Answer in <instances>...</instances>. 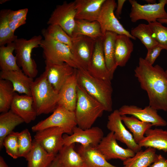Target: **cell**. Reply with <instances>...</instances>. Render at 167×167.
Listing matches in <instances>:
<instances>
[{
	"mask_svg": "<svg viewBox=\"0 0 167 167\" xmlns=\"http://www.w3.org/2000/svg\"><path fill=\"white\" fill-rule=\"evenodd\" d=\"M92 75L101 79H112L106 65L103 46L102 37L96 39L94 51L87 70Z\"/></svg>",
	"mask_w": 167,
	"mask_h": 167,
	"instance_id": "18",
	"label": "cell"
},
{
	"mask_svg": "<svg viewBox=\"0 0 167 167\" xmlns=\"http://www.w3.org/2000/svg\"><path fill=\"white\" fill-rule=\"evenodd\" d=\"M19 133L12 132L5 138L2 144L7 153L14 159L19 157L18 143Z\"/></svg>",
	"mask_w": 167,
	"mask_h": 167,
	"instance_id": "41",
	"label": "cell"
},
{
	"mask_svg": "<svg viewBox=\"0 0 167 167\" xmlns=\"http://www.w3.org/2000/svg\"><path fill=\"white\" fill-rule=\"evenodd\" d=\"M76 74L78 83L103 106L105 111H112L113 89L111 81L94 77L83 68L76 69Z\"/></svg>",
	"mask_w": 167,
	"mask_h": 167,
	"instance_id": "3",
	"label": "cell"
},
{
	"mask_svg": "<svg viewBox=\"0 0 167 167\" xmlns=\"http://www.w3.org/2000/svg\"><path fill=\"white\" fill-rule=\"evenodd\" d=\"M135 76L142 89L147 93L149 105L167 111V72L160 66H154L140 57L134 70Z\"/></svg>",
	"mask_w": 167,
	"mask_h": 167,
	"instance_id": "1",
	"label": "cell"
},
{
	"mask_svg": "<svg viewBox=\"0 0 167 167\" xmlns=\"http://www.w3.org/2000/svg\"><path fill=\"white\" fill-rule=\"evenodd\" d=\"M163 49L158 45L147 49V53L144 59L149 64L153 65L157 58Z\"/></svg>",
	"mask_w": 167,
	"mask_h": 167,
	"instance_id": "42",
	"label": "cell"
},
{
	"mask_svg": "<svg viewBox=\"0 0 167 167\" xmlns=\"http://www.w3.org/2000/svg\"><path fill=\"white\" fill-rule=\"evenodd\" d=\"M47 33L57 41L65 44L71 49L72 37L70 36L59 25L51 24L45 29Z\"/></svg>",
	"mask_w": 167,
	"mask_h": 167,
	"instance_id": "39",
	"label": "cell"
},
{
	"mask_svg": "<svg viewBox=\"0 0 167 167\" xmlns=\"http://www.w3.org/2000/svg\"><path fill=\"white\" fill-rule=\"evenodd\" d=\"M45 62V66L43 73L50 84L59 93L62 85L73 74L75 68L66 63Z\"/></svg>",
	"mask_w": 167,
	"mask_h": 167,
	"instance_id": "16",
	"label": "cell"
},
{
	"mask_svg": "<svg viewBox=\"0 0 167 167\" xmlns=\"http://www.w3.org/2000/svg\"><path fill=\"white\" fill-rule=\"evenodd\" d=\"M131 5L129 17L133 23L140 19L148 23L157 21L158 19H167V12L165 7L167 0H160L158 3L141 5L135 0H129Z\"/></svg>",
	"mask_w": 167,
	"mask_h": 167,
	"instance_id": "8",
	"label": "cell"
},
{
	"mask_svg": "<svg viewBox=\"0 0 167 167\" xmlns=\"http://www.w3.org/2000/svg\"><path fill=\"white\" fill-rule=\"evenodd\" d=\"M15 92L9 81L0 79V112L8 111L13 100Z\"/></svg>",
	"mask_w": 167,
	"mask_h": 167,
	"instance_id": "34",
	"label": "cell"
},
{
	"mask_svg": "<svg viewBox=\"0 0 167 167\" xmlns=\"http://www.w3.org/2000/svg\"><path fill=\"white\" fill-rule=\"evenodd\" d=\"M75 144L64 145L57 154L61 167H84L81 157L75 149Z\"/></svg>",
	"mask_w": 167,
	"mask_h": 167,
	"instance_id": "31",
	"label": "cell"
},
{
	"mask_svg": "<svg viewBox=\"0 0 167 167\" xmlns=\"http://www.w3.org/2000/svg\"><path fill=\"white\" fill-rule=\"evenodd\" d=\"M148 24L158 45L163 49L167 50V27L157 21Z\"/></svg>",
	"mask_w": 167,
	"mask_h": 167,
	"instance_id": "38",
	"label": "cell"
},
{
	"mask_svg": "<svg viewBox=\"0 0 167 167\" xmlns=\"http://www.w3.org/2000/svg\"><path fill=\"white\" fill-rule=\"evenodd\" d=\"M76 126L75 112L58 105L51 115L33 126L32 130L36 132L48 128L59 127L63 130L65 133L71 135Z\"/></svg>",
	"mask_w": 167,
	"mask_h": 167,
	"instance_id": "7",
	"label": "cell"
},
{
	"mask_svg": "<svg viewBox=\"0 0 167 167\" xmlns=\"http://www.w3.org/2000/svg\"><path fill=\"white\" fill-rule=\"evenodd\" d=\"M31 93L37 116L48 114L57 106L59 93L50 84L43 73L34 80Z\"/></svg>",
	"mask_w": 167,
	"mask_h": 167,
	"instance_id": "4",
	"label": "cell"
},
{
	"mask_svg": "<svg viewBox=\"0 0 167 167\" xmlns=\"http://www.w3.org/2000/svg\"><path fill=\"white\" fill-rule=\"evenodd\" d=\"M96 39L82 35L72 37L71 51L81 67L87 70L94 51Z\"/></svg>",
	"mask_w": 167,
	"mask_h": 167,
	"instance_id": "14",
	"label": "cell"
},
{
	"mask_svg": "<svg viewBox=\"0 0 167 167\" xmlns=\"http://www.w3.org/2000/svg\"><path fill=\"white\" fill-rule=\"evenodd\" d=\"M121 118L125 125L132 133L135 141L138 144L145 137L146 131L153 126L151 123L141 121L133 116L122 115Z\"/></svg>",
	"mask_w": 167,
	"mask_h": 167,
	"instance_id": "29",
	"label": "cell"
},
{
	"mask_svg": "<svg viewBox=\"0 0 167 167\" xmlns=\"http://www.w3.org/2000/svg\"><path fill=\"white\" fill-rule=\"evenodd\" d=\"M130 33L135 38L139 39L147 49L158 45L152 36L148 24H139L131 29Z\"/></svg>",
	"mask_w": 167,
	"mask_h": 167,
	"instance_id": "35",
	"label": "cell"
},
{
	"mask_svg": "<svg viewBox=\"0 0 167 167\" xmlns=\"http://www.w3.org/2000/svg\"><path fill=\"white\" fill-rule=\"evenodd\" d=\"M105 0H75V19L97 21Z\"/></svg>",
	"mask_w": 167,
	"mask_h": 167,
	"instance_id": "22",
	"label": "cell"
},
{
	"mask_svg": "<svg viewBox=\"0 0 167 167\" xmlns=\"http://www.w3.org/2000/svg\"><path fill=\"white\" fill-rule=\"evenodd\" d=\"M157 21L162 24H167V19H158Z\"/></svg>",
	"mask_w": 167,
	"mask_h": 167,
	"instance_id": "47",
	"label": "cell"
},
{
	"mask_svg": "<svg viewBox=\"0 0 167 167\" xmlns=\"http://www.w3.org/2000/svg\"><path fill=\"white\" fill-rule=\"evenodd\" d=\"M31 96L19 95L15 93L10 109L21 118L26 123L34 121L37 116L34 108Z\"/></svg>",
	"mask_w": 167,
	"mask_h": 167,
	"instance_id": "19",
	"label": "cell"
},
{
	"mask_svg": "<svg viewBox=\"0 0 167 167\" xmlns=\"http://www.w3.org/2000/svg\"><path fill=\"white\" fill-rule=\"evenodd\" d=\"M14 42L0 46V69L6 71L20 70L18 66L15 56L13 54L15 51Z\"/></svg>",
	"mask_w": 167,
	"mask_h": 167,
	"instance_id": "33",
	"label": "cell"
},
{
	"mask_svg": "<svg viewBox=\"0 0 167 167\" xmlns=\"http://www.w3.org/2000/svg\"><path fill=\"white\" fill-rule=\"evenodd\" d=\"M118 110L121 115L133 116L153 126H165L167 125L166 121L158 114L157 110L149 105L142 109L135 105H124Z\"/></svg>",
	"mask_w": 167,
	"mask_h": 167,
	"instance_id": "17",
	"label": "cell"
},
{
	"mask_svg": "<svg viewBox=\"0 0 167 167\" xmlns=\"http://www.w3.org/2000/svg\"><path fill=\"white\" fill-rule=\"evenodd\" d=\"M126 1L125 0H118L116 9L115 13V15L117 18H119L120 15L122 13L123 6Z\"/></svg>",
	"mask_w": 167,
	"mask_h": 167,
	"instance_id": "44",
	"label": "cell"
},
{
	"mask_svg": "<svg viewBox=\"0 0 167 167\" xmlns=\"http://www.w3.org/2000/svg\"><path fill=\"white\" fill-rule=\"evenodd\" d=\"M56 156L48 153L33 140L31 150L25 158L27 167H49Z\"/></svg>",
	"mask_w": 167,
	"mask_h": 167,
	"instance_id": "24",
	"label": "cell"
},
{
	"mask_svg": "<svg viewBox=\"0 0 167 167\" xmlns=\"http://www.w3.org/2000/svg\"><path fill=\"white\" fill-rule=\"evenodd\" d=\"M117 140L113 133L110 131L103 137L96 147L107 161L119 159L123 161L135 156L134 152L120 146Z\"/></svg>",
	"mask_w": 167,
	"mask_h": 167,
	"instance_id": "15",
	"label": "cell"
},
{
	"mask_svg": "<svg viewBox=\"0 0 167 167\" xmlns=\"http://www.w3.org/2000/svg\"><path fill=\"white\" fill-rule=\"evenodd\" d=\"M156 149L147 148L144 150H142L136 153L132 157L123 161L125 167H148L155 161L157 154Z\"/></svg>",
	"mask_w": 167,
	"mask_h": 167,
	"instance_id": "30",
	"label": "cell"
},
{
	"mask_svg": "<svg viewBox=\"0 0 167 167\" xmlns=\"http://www.w3.org/2000/svg\"><path fill=\"white\" fill-rule=\"evenodd\" d=\"M145 135L139 143L140 147L152 148L167 152V130L151 128L146 131Z\"/></svg>",
	"mask_w": 167,
	"mask_h": 167,
	"instance_id": "26",
	"label": "cell"
},
{
	"mask_svg": "<svg viewBox=\"0 0 167 167\" xmlns=\"http://www.w3.org/2000/svg\"><path fill=\"white\" fill-rule=\"evenodd\" d=\"M148 167H167V159L161 155H157L155 161Z\"/></svg>",
	"mask_w": 167,
	"mask_h": 167,
	"instance_id": "43",
	"label": "cell"
},
{
	"mask_svg": "<svg viewBox=\"0 0 167 167\" xmlns=\"http://www.w3.org/2000/svg\"><path fill=\"white\" fill-rule=\"evenodd\" d=\"M145 1L148 4H154L156 3V1L154 0H146Z\"/></svg>",
	"mask_w": 167,
	"mask_h": 167,
	"instance_id": "48",
	"label": "cell"
},
{
	"mask_svg": "<svg viewBox=\"0 0 167 167\" xmlns=\"http://www.w3.org/2000/svg\"><path fill=\"white\" fill-rule=\"evenodd\" d=\"M28 9L25 8L16 11L7 9V18L9 26L13 32L25 24Z\"/></svg>",
	"mask_w": 167,
	"mask_h": 167,
	"instance_id": "37",
	"label": "cell"
},
{
	"mask_svg": "<svg viewBox=\"0 0 167 167\" xmlns=\"http://www.w3.org/2000/svg\"><path fill=\"white\" fill-rule=\"evenodd\" d=\"M118 34L107 31L102 37L103 51L108 69L113 79L117 67L115 59V41Z\"/></svg>",
	"mask_w": 167,
	"mask_h": 167,
	"instance_id": "27",
	"label": "cell"
},
{
	"mask_svg": "<svg viewBox=\"0 0 167 167\" xmlns=\"http://www.w3.org/2000/svg\"><path fill=\"white\" fill-rule=\"evenodd\" d=\"M49 167H61L57 155Z\"/></svg>",
	"mask_w": 167,
	"mask_h": 167,
	"instance_id": "45",
	"label": "cell"
},
{
	"mask_svg": "<svg viewBox=\"0 0 167 167\" xmlns=\"http://www.w3.org/2000/svg\"><path fill=\"white\" fill-rule=\"evenodd\" d=\"M131 38L124 34H118L115 41V59L117 66L126 65L133 51L134 44Z\"/></svg>",
	"mask_w": 167,
	"mask_h": 167,
	"instance_id": "25",
	"label": "cell"
},
{
	"mask_svg": "<svg viewBox=\"0 0 167 167\" xmlns=\"http://www.w3.org/2000/svg\"><path fill=\"white\" fill-rule=\"evenodd\" d=\"M0 77L1 79L10 81L15 92L31 96V88L33 78L27 75L21 69L1 71Z\"/></svg>",
	"mask_w": 167,
	"mask_h": 167,
	"instance_id": "21",
	"label": "cell"
},
{
	"mask_svg": "<svg viewBox=\"0 0 167 167\" xmlns=\"http://www.w3.org/2000/svg\"><path fill=\"white\" fill-rule=\"evenodd\" d=\"M166 71L167 72V69L166 70Z\"/></svg>",
	"mask_w": 167,
	"mask_h": 167,
	"instance_id": "50",
	"label": "cell"
},
{
	"mask_svg": "<svg viewBox=\"0 0 167 167\" xmlns=\"http://www.w3.org/2000/svg\"><path fill=\"white\" fill-rule=\"evenodd\" d=\"M78 35L84 36L95 39L103 36L100 25L97 21L75 19L72 37Z\"/></svg>",
	"mask_w": 167,
	"mask_h": 167,
	"instance_id": "32",
	"label": "cell"
},
{
	"mask_svg": "<svg viewBox=\"0 0 167 167\" xmlns=\"http://www.w3.org/2000/svg\"><path fill=\"white\" fill-rule=\"evenodd\" d=\"M41 33L44 38L40 46L43 49L45 62L66 63L75 68H82L75 59L69 47L54 39L47 33L45 29H43Z\"/></svg>",
	"mask_w": 167,
	"mask_h": 167,
	"instance_id": "5",
	"label": "cell"
},
{
	"mask_svg": "<svg viewBox=\"0 0 167 167\" xmlns=\"http://www.w3.org/2000/svg\"><path fill=\"white\" fill-rule=\"evenodd\" d=\"M0 167H10L6 162L3 158L0 156Z\"/></svg>",
	"mask_w": 167,
	"mask_h": 167,
	"instance_id": "46",
	"label": "cell"
},
{
	"mask_svg": "<svg viewBox=\"0 0 167 167\" xmlns=\"http://www.w3.org/2000/svg\"><path fill=\"white\" fill-rule=\"evenodd\" d=\"M8 1L9 0H1L0 1V3L1 4H2L6 2L7 1Z\"/></svg>",
	"mask_w": 167,
	"mask_h": 167,
	"instance_id": "49",
	"label": "cell"
},
{
	"mask_svg": "<svg viewBox=\"0 0 167 167\" xmlns=\"http://www.w3.org/2000/svg\"><path fill=\"white\" fill-rule=\"evenodd\" d=\"M77 100L74 111L77 126L84 129L92 127L103 114L105 109L78 83Z\"/></svg>",
	"mask_w": 167,
	"mask_h": 167,
	"instance_id": "2",
	"label": "cell"
},
{
	"mask_svg": "<svg viewBox=\"0 0 167 167\" xmlns=\"http://www.w3.org/2000/svg\"><path fill=\"white\" fill-rule=\"evenodd\" d=\"M117 5L114 0H105L102 6L97 21L100 25L103 36L106 32L110 31L118 34L125 35L135 40L136 38L124 28L115 16L114 10Z\"/></svg>",
	"mask_w": 167,
	"mask_h": 167,
	"instance_id": "9",
	"label": "cell"
},
{
	"mask_svg": "<svg viewBox=\"0 0 167 167\" xmlns=\"http://www.w3.org/2000/svg\"><path fill=\"white\" fill-rule=\"evenodd\" d=\"M76 7L75 1L67 3L65 1L57 5L52 13L47 24L60 26L71 37L75 24Z\"/></svg>",
	"mask_w": 167,
	"mask_h": 167,
	"instance_id": "10",
	"label": "cell"
},
{
	"mask_svg": "<svg viewBox=\"0 0 167 167\" xmlns=\"http://www.w3.org/2000/svg\"><path fill=\"white\" fill-rule=\"evenodd\" d=\"M78 81L76 69L73 74L66 80L59 92L58 105L74 112L77 100V88Z\"/></svg>",
	"mask_w": 167,
	"mask_h": 167,
	"instance_id": "20",
	"label": "cell"
},
{
	"mask_svg": "<svg viewBox=\"0 0 167 167\" xmlns=\"http://www.w3.org/2000/svg\"><path fill=\"white\" fill-rule=\"evenodd\" d=\"M35 141L49 154L57 155L63 146V130L59 127L47 128L36 132Z\"/></svg>",
	"mask_w": 167,
	"mask_h": 167,
	"instance_id": "11",
	"label": "cell"
},
{
	"mask_svg": "<svg viewBox=\"0 0 167 167\" xmlns=\"http://www.w3.org/2000/svg\"><path fill=\"white\" fill-rule=\"evenodd\" d=\"M32 142L30 132L27 129L19 133L18 143L19 157L26 158L31 150Z\"/></svg>",
	"mask_w": 167,
	"mask_h": 167,
	"instance_id": "40",
	"label": "cell"
},
{
	"mask_svg": "<svg viewBox=\"0 0 167 167\" xmlns=\"http://www.w3.org/2000/svg\"><path fill=\"white\" fill-rule=\"evenodd\" d=\"M104 137L103 131L98 126L84 130L76 126L74 128L72 134L63 137L64 145L78 143L84 146L96 147Z\"/></svg>",
	"mask_w": 167,
	"mask_h": 167,
	"instance_id": "13",
	"label": "cell"
},
{
	"mask_svg": "<svg viewBox=\"0 0 167 167\" xmlns=\"http://www.w3.org/2000/svg\"><path fill=\"white\" fill-rule=\"evenodd\" d=\"M107 129L113 133L117 140L125 144L127 148L135 153L142 150V148L135 141L131 134L123 125L118 110H114L108 116Z\"/></svg>",
	"mask_w": 167,
	"mask_h": 167,
	"instance_id": "12",
	"label": "cell"
},
{
	"mask_svg": "<svg viewBox=\"0 0 167 167\" xmlns=\"http://www.w3.org/2000/svg\"><path fill=\"white\" fill-rule=\"evenodd\" d=\"M77 151L82 159L84 167H125L111 164L96 147L80 145Z\"/></svg>",
	"mask_w": 167,
	"mask_h": 167,
	"instance_id": "23",
	"label": "cell"
},
{
	"mask_svg": "<svg viewBox=\"0 0 167 167\" xmlns=\"http://www.w3.org/2000/svg\"><path fill=\"white\" fill-rule=\"evenodd\" d=\"M42 39V36L38 35L28 40L18 38L14 42L17 64L27 75L32 78L36 76L38 71L36 63L32 58V51L35 48L40 46Z\"/></svg>",
	"mask_w": 167,
	"mask_h": 167,
	"instance_id": "6",
	"label": "cell"
},
{
	"mask_svg": "<svg viewBox=\"0 0 167 167\" xmlns=\"http://www.w3.org/2000/svg\"><path fill=\"white\" fill-rule=\"evenodd\" d=\"M24 122L20 117L13 113L11 109L1 113L0 115V148L3 147L5 138L10 134L17 126Z\"/></svg>",
	"mask_w": 167,
	"mask_h": 167,
	"instance_id": "28",
	"label": "cell"
},
{
	"mask_svg": "<svg viewBox=\"0 0 167 167\" xmlns=\"http://www.w3.org/2000/svg\"><path fill=\"white\" fill-rule=\"evenodd\" d=\"M7 9L0 12V46L13 42L18 38L10 28L7 18Z\"/></svg>",
	"mask_w": 167,
	"mask_h": 167,
	"instance_id": "36",
	"label": "cell"
}]
</instances>
